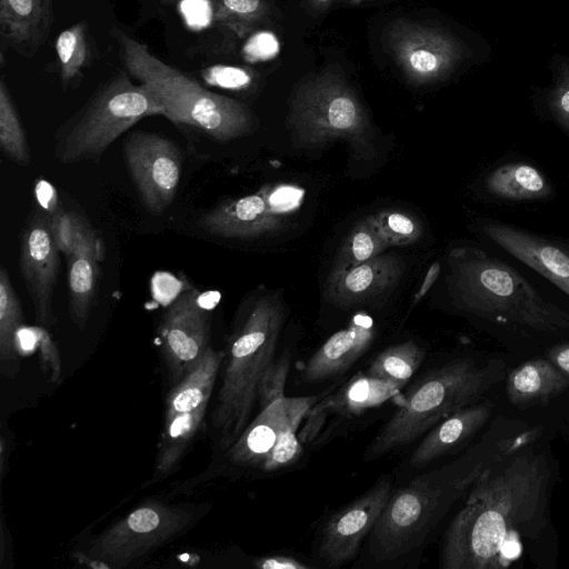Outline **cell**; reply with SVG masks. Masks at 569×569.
Listing matches in <instances>:
<instances>
[{
    "label": "cell",
    "mask_w": 569,
    "mask_h": 569,
    "mask_svg": "<svg viewBox=\"0 0 569 569\" xmlns=\"http://www.w3.org/2000/svg\"><path fill=\"white\" fill-rule=\"evenodd\" d=\"M110 36L123 69L153 93L163 108L162 116L174 124L193 128L222 142L256 130L257 119L247 104L207 89L119 27L112 26Z\"/></svg>",
    "instance_id": "obj_4"
},
{
    "label": "cell",
    "mask_w": 569,
    "mask_h": 569,
    "mask_svg": "<svg viewBox=\"0 0 569 569\" xmlns=\"http://www.w3.org/2000/svg\"><path fill=\"white\" fill-rule=\"evenodd\" d=\"M391 493V479L385 476L328 518L318 549L320 559L328 567L343 566L357 557L363 539L372 531Z\"/></svg>",
    "instance_id": "obj_13"
},
{
    "label": "cell",
    "mask_w": 569,
    "mask_h": 569,
    "mask_svg": "<svg viewBox=\"0 0 569 569\" xmlns=\"http://www.w3.org/2000/svg\"><path fill=\"white\" fill-rule=\"evenodd\" d=\"M539 438L523 428L470 487L445 533L442 568L506 569L550 543L558 466Z\"/></svg>",
    "instance_id": "obj_1"
},
{
    "label": "cell",
    "mask_w": 569,
    "mask_h": 569,
    "mask_svg": "<svg viewBox=\"0 0 569 569\" xmlns=\"http://www.w3.org/2000/svg\"><path fill=\"white\" fill-rule=\"evenodd\" d=\"M376 230L389 247H405L422 236V224L417 217L398 209H383L369 216Z\"/></svg>",
    "instance_id": "obj_34"
},
{
    "label": "cell",
    "mask_w": 569,
    "mask_h": 569,
    "mask_svg": "<svg viewBox=\"0 0 569 569\" xmlns=\"http://www.w3.org/2000/svg\"><path fill=\"white\" fill-rule=\"evenodd\" d=\"M569 387V377L549 359L526 361L510 371L506 395L517 407L546 405Z\"/></svg>",
    "instance_id": "obj_24"
},
{
    "label": "cell",
    "mask_w": 569,
    "mask_h": 569,
    "mask_svg": "<svg viewBox=\"0 0 569 569\" xmlns=\"http://www.w3.org/2000/svg\"><path fill=\"white\" fill-rule=\"evenodd\" d=\"M506 373L501 359L451 360L429 371L403 395L398 409L363 452L366 461L409 445L456 411L478 402Z\"/></svg>",
    "instance_id": "obj_5"
},
{
    "label": "cell",
    "mask_w": 569,
    "mask_h": 569,
    "mask_svg": "<svg viewBox=\"0 0 569 569\" xmlns=\"http://www.w3.org/2000/svg\"><path fill=\"white\" fill-rule=\"evenodd\" d=\"M0 147L6 157L16 164L30 163L27 134L4 77L0 80Z\"/></svg>",
    "instance_id": "obj_31"
},
{
    "label": "cell",
    "mask_w": 569,
    "mask_h": 569,
    "mask_svg": "<svg viewBox=\"0 0 569 569\" xmlns=\"http://www.w3.org/2000/svg\"><path fill=\"white\" fill-rule=\"evenodd\" d=\"M164 3H173L176 2L177 0H162Z\"/></svg>",
    "instance_id": "obj_42"
},
{
    "label": "cell",
    "mask_w": 569,
    "mask_h": 569,
    "mask_svg": "<svg viewBox=\"0 0 569 569\" xmlns=\"http://www.w3.org/2000/svg\"><path fill=\"white\" fill-rule=\"evenodd\" d=\"M209 313L200 293L183 290L166 310L160 330L161 353L171 386L179 382L209 350Z\"/></svg>",
    "instance_id": "obj_12"
},
{
    "label": "cell",
    "mask_w": 569,
    "mask_h": 569,
    "mask_svg": "<svg viewBox=\"0 0 569 569\" xmlns=\"http://www.w3.org/2000/svg\"><path fill=\"white\" fill-rule=\"evenodd\" d=\"M287 128L298 149H319L341 140L358 160L376 156L370 117L352 88L335 71L322 72L296 89Z\"/></svg>",
    "instance_id": "obj_7"
},
{
    "label": "cell",
    "mask_w": 569,
    "mask_h": 569,
    "mask_svg": "<svg viewBox=\"0 0 569 569\" xmlns=\"http://www.w3.org/2000/svg\"><path fill=\"white\" fill-rule=\"evenodd\" d=\"M162 114L153 93L133 82L126 70H118L58 129L53 158L62 164L97 161L137 122Z\"/></svg>",
    "instance_id": "obj_8"
},
{
    "label": "cell",
    "mask_w": 569,
    "mask_h": 569,
    "mask_svg": "<svg viewBox=\"0 0 569 569\" xmlns=\"http://www.w3.org/2000/svg\"><path fill=\"white\" fill-rule=\"evenodd\" d=\"M131 180L146 209L162 213L173 201L181 178L182 156L168 137L133 131L122 147Z\"/></svg>",
    "instance_id": "obj_11"
},
{
    "label": "cell",
    "mask_w": 569,
    "mask_h": 569,
    "mask_svg": "<svg viewBox=\"0 0 569 569\" xmlns=\"http://www.w3.org/2000/svg\"><path fill=\"white\" fill-rule=\"evenodd\" d=\"M20 300L12 287L10 274L0 268V360L2 369L8 371L16 367L19 356L17 333L22 326Z\"/></svg>",
    "instance_id": "obj_30"
},
{
    "label": "cell",
    "mask_w": 569,
    "mask_h": 569,
    "mask_svg": "<svg viewBox=\"0 0 569 569\" xmlns=\"http://www.w3.org/2000/svg\"><path fill=\"white\" fill-rule=\"evenodd\" d=\"M548 359L569 377V341L553 346L548 351Z\"/></svg>",
    "instance_id": "obj_39"
},
{
    "label": "cell",
    "mask_w": 569,
    "mask_h": 569,
    "mask_svg": "<svg viewBox=\"0 0 569 569\" xmlns=\"http://www.w3.org/2000/svg\"><path fill=\"white\" fill-rule=\"evenodd\" d=\"M59 253L49 217L32 218L21 236L19 267L42 327L54 322L52 299L59 272Z\"/></svg>",
    "instance_id": "obj_14"
},
{
    "label": "cell",
    "mask_w": 569,
    "mask_h": 569,
    "mask_svg": "<svg viewBox=\"0 0 569 569\" xmlns=\"http://www.w3.org/2000/svg\"><path fill=\"white\" fill-rule=\"evenodd\" d=\"M447 268L453 306L493 332L525 338L569 333V311L490 252L472 244L453 247Z\"/></svg>",
    "instance_id": "obj_2"
},
{
    "label": "cell",
    "mask_w": 569,
    "mask_h": 569,
    "mask_svg": "<svg viewBox=\"0 0 569 569\" xmlns=\"http://www.w3.org/2000/svg\"><path fill=\"white\" fill-rule=\"evenodd\" d=\"M485 190L506 201L546 199L552 189L546 176L527 162H508L493 168L483 179Z\"/></svg>",
    "instance_id": "obj_25"
},
{
    "label": "cell",
    "mask_w": 569,
    "mask_h": 569,
    "mask_svg": "<svg viewBox=\"0 0 569 569\" xmlns=\"http://www.w3.org/2000/svg\"><path fill=\"white\" fill-rule=\"evenodd\" d=\"M54 21V0H0L2 46L32 58L48 39Z\"/></svg>",
    "instance_id": "obj_21"
},
{
    "label": "cell",
    "mask_w": 569,
    "mask_h": 569,
    "mask_svg": "<svg viewBox=\"0 0 569 569\" xmlns=\"http://www.w3.org/2000/svg\"><path fill=\"white\" fill-rule=\"evenodd\" d=\"M388 248L370 217L357 221L338 250L326 283L335 281L347 270L383 253Z\"/></svg>",
    "instance_id": "obj_29"
},
{
    "label": "cell",
    "mask_w": 569,
    "mask_h": 569,
    "mask_svg": "<svg viewBox=\"0 0 569 569\" xmlns=\"http://www.w3.org/2000/svg\"><path fill=\"white\" fill-rule=\"evenodd\" d=\"M317 1L320 2V3H325V2H328L330 0H317Z\"/></svg>",
    "instance_id": "obj_43"
},
{
    "label": "cell",
    "mask_w": 569,
    "mask_h": 569,
    "mask_svg": "<svg viewBox=\"0 0 569 569\" xmlns=\"http://www.w3.org/2000/svg\"><path fill=\"white\" fill-rule=\"evenodd\" d=\"M197 517L193 508L150 501L92 539L84 557L78 553L79 559L93 568L130 565L187 531Z\"/></svg>",
    "instance_id": "obj_9"
},
{
    "label": "cell",
    "mask_w": 569,
    "mask_h": 569,
    "mask_svg": "<svg viewBox=\"0 0 569 569\" xmlns=\"http://www.w3.org/2000/svg\"><path fill=\"white\" fill-rule=\"evenodd\" d=\"M298 428V426H289L283 429L277 442L260 465L263 471H276L299 460L303 449L302 442L297 435Z\"/></svg>",
    "instance_id": "obj_36"
},
{
    "label": "cell",
    "mask_w": 569,
    "mask_h": 569,
    "mask_svg": "<svg viewBox=\"0 0 569 569\" xmlns=\"http://www.w3.org/2000/svg\"><path fill=\"white\" fill-rule=\"evenodd\" d=\"M560 107L569 114V90L561 97Z\"/></svg>",
    "instance_id": "obj_41"
},
{
    "label": "cell",
    "mask_w": 569,
    "mask_h": 569,
    "mask_svg": "<svg viewBox=\"0 0 569 569\" xmlns=\"http://www.w3.org/2000/svg\"><path fill=\"white\" fill-rule=\"evenodd\" d=\"M373 337L371 322L366 318L356 319L330 336L305 362L301 378L318 383L346 372L369 349Z\"/></svg>",
    "instance_id": "obj_22"
},
{
    "label": "cell",
    "mask_w": 569,
    "mask_h": 569,
    "mask_svg": "<svg viewBox=\"0 0 569 569\" xmlns=\"http://www.w3.org/2000/svg\"><path fill=\"white\" fill-rule=\"evenodd\" d=\"M388 43L405 77L415 84L435 81L448 68L453 48L446 36L427 26L396 21Z\"/></svg>",
    "instance_id": "obj_17"
},
{
    "label": "cell",
    "mask_w": 569,
    "mask_h": 569,
    "mask_svg": "<svg viewBox=\"0 0 569 569\" xmlns=\"http://www.w3.org/2000/svg\"><path fill=\"white\" fill-rule=\"evenodd\" d=\"M406 383L378 379L358 373L340 389L320 398L306 417V423L298 433L300 441L309 443L322 429L330 417L351 418L379 407L398 396Z\"/></svg>",
    "instance_id": "obj_18"
},
{
    "label": "cell",
    "mask_w": 569,
    "mask_h": 569,
    "mask_svg": "<svg viewBox=\"0 0 569 569\" xmlns=\"http://www.w3.org/2000/svg\"><path fill=\"white\" fill-rule=\"evenodd\" d=\"M403 259L393 253H381L325 283L323 299L338 308L348 309L368 303L393 289L405 272Z\"/></svg>",
    "instance_id": "obj_20"
},
{
    "label": "cell",
    "mask_w": 569,
    "mask_h": 569,
    "mask_svg": "<svg viewBox=\"0 0 569 569\" xmlns=\"http://www.w3.org/2000/svg\"><path fill=\"white\" fill-rule=\"evenodd\" d=\"M289 206L280 204V190L224 201L204 213L199 223L207 232L223 238H257L280 230Z\"/></svg>",
    "instance_id": "obj_15"
},
{
    "label": "cell",
    "mask_w": 569,
    "mask_h": 569,
    "mask_svg": "<svg viewBox=\"0 0 569 569\" xmlns=\"http://www.w3.org/2000/svg\"><path fill=\"white\" fill-rule=\"evenodd\" d=\"M425 349L408 340L382 350L371 362L367 375L406 383L425 359Z\"/></svg>",
    "instance_id": "obj_32"
},
{
    "label": "cell",
    "mask_w": 569,
    "mask_h": 569,
    "mask_svg": "<svg viewBox=\"0 0 569 569\" xmlns=\"http://www.w3.org/2000/svg\"><path fill=\"white\" fill-rule=\"evenodd\" d=\"M69 313L77 328L88 321L99 284V261L81 254L67 257Z\"/></svg>",
    "instance_id": "obj_28"
},
{
    "label": "cell",
    "mask_w": 569,
    "mask_h": 569,
    "mask_svg": "<svg viewBox=\"0 0 569 569\" xmlns=\"http://www.w3.org/2000/svg\"><path fill=\"white\" fill-rule=\"evenodd\" d=\"M54 242L66 257L81 254L99 262L104 259V247L90 224L77 212L58 209L49 217Z\"/></svg>",
    "instance_id": "obj_27"
},
{
    "label": "cell",
    "mask_w": 569,
    "mask_h": 569,
    "mask_svg": "<svg viewBox=\"0 0 569 569\" xmlns=\"http://www.w3.org/2000/svg\"><path fill=\"white\" fill-rule=\"evenodd\" d=\"M479 228L495 246L548 279L569 297V243L495 220L483 221Z\"/></svg>",
    "instance_id": "obj_16"
},
{
    "label": "cell",
    "mask_w": 569,
    "mask_h": 569,
    "mask_svg": "<svg viewBox=\"0 0 569 569\" xmlns=\"http://www.w3.org/2000/svg\"><path fill=\"white\" fill-rule=\"evenodd\" d=\"M266 14L264 0H211L212 21L240 38L252 32Z\"/></svg>",
    "instance_id": "obj_33"
},
{
    "label": "cell",
    "mask_w": 569,
    "mask_h": 569,
    "mask_svg": "<svg viewBox=\"0 0 569 569\" xmlns=\"http://www.w3.org/2000/svg\"><path fill=\"white\" fill-rule=\"evenodd\" d=\"M291 356L284 352L266 369L258 387V402L260 409L269 406L284 396V387L290 369Z\"/></svg>",
    "instance_id": "obj_35"
},
{
    "label": "cell",
    "mask_w": 569,
    "mask_h": 569,
    "mask_svg": "<svg viewBox=\"0 0 569 569\" xmlns=\"http://www.w3.org/2000/svg\"><path fill=\"white\" fill-rule=\"evenodd\" d=\"M33 332L44 371L51 382L59 383L61 381L62 371L57 347L43 327L34 328Z\"/></svg>",
    "instance_id": "obj_37"
},
{
    "label": "cell",
    "mask_w": 569,
    "mask_h": 569,
    "mask_svg": "<svg viewBox=\"0 0 569 569\" xmlns=\"http://www.w3.org/2000/svg\"><path fill=\"white\" fill-rule=\"evenodd\" d=\"M439 273H440V263L439 262L432 263L427 271L423 282L421 283L418 292L415 296L413 303L418 302L428 292V290L432 287L435 281L438 279Z\"/></svg>",
    "instance_id": "obj_40"
},
{
    "label": "cell",
    "mask_w": 569,
    "mask_h": 569,
    "mask_svg": "<svg viewBox=\"0 0 569 569\" xmlns=\"http://www.w3.org/2000/svg\"><path fill=\"white\" fill-rule=\"evenodd\" d=\"M491 412L492 402L482 401L450 415L428 431L410 456V466L413 468L426 467L463 443L487 423Z\"/></svg>",
    "instance_id": "obj_23"
},
{
    "label": "cell",
    "mask_w": 569,
    "mask_h": 569,
    "mask_svg": "<svg viewBox=\"0 0 569 569\" xmlns=\"http://www.w3.org/2000/svg\"><path fill=\"white\" fill-rule=\"evenodd\" d=\"M284 321L277 295H266L250 307L230 338L222 380L210 416L218 446L228 450L251 421L258 387L273 361Z\"/></svg>",
    "instance_id": "obj_6"
},
{
    "label": "cell",
    "mask_w": 569,
    "mask_h": 569,
    "mask_svg": "<svg viewBox=\"0 0 569 569\" xmlns=\"http://www.w3.org/2000/svg\"><path fill=\"white\" fill-rule=\"evenodd\" d=\"M320 396L283 397L260 410L241 436L227 450L230 461L239 466H259L289 426L300 427Z\"/></svg>",
    "instance_id": "obj_19"
},
{
    "label": "cell",
    "mask_w": 569,
    "mask_h": 569,
    "mask_svg": "<svg viewBox=\"0 0 569 569\" xmlns=\"http://www.w3.org/2000/svg\"><path fill=\"white\" fill-rule=\"evenodd\" d=\"M254 565L260 569H308L312 567L300 559L283 555L261 557L254 561Z\"/></svg>",
    "instance_id": "obj_38"
},
{
    "label": "cell",
    "mask_w": 569,
    "mask_h": 569,
    "mask_svg": "<svg viewBox=\"0 0 569 569\" xmlns=\"http://www.w3.org/2000/svg\"><path fill=\"white\" fill-rule=\"evenodd\" d=\"M54 51L63 90L78 86L94 59V42L88 23L79 21L60 31Z\"/></svg>",
    "instance_id": "obj_26"
},
{
    "label": "cell",
    "mask_w": 569,
    "mask_h": 569,
    "mask_svg": "<svg viewBox=\"0 0 569 569\" xmlns=\"http://www.w3.org/2000/svg\"><path fill=\"white\" fill-rule=\"evenodd\" d=\"M517 422L497 419L457 460L421 475L391 493L370 532V552L378 562L398 560L422 546L435 526L521 431Z\"/></svg>",
    "instance_id": "obj_3"
},
{
    "label": "cell",
    "mask_w": 569,
    "mask_h": 569,
    "mask_svg": "<svg viewBox=\"0 0 569 569\" xmlns=\"http://www.w3.org/2000/svg\"><path fill=\"white\" fill-rule=\"evenodd\" d=\"M224 357V351L210 347L202 359L168 392L156 460L157 473L171 472L187 452L208 410Z\"/></svg>",
    "instance_id": "obj_10"
}]
</instances>
